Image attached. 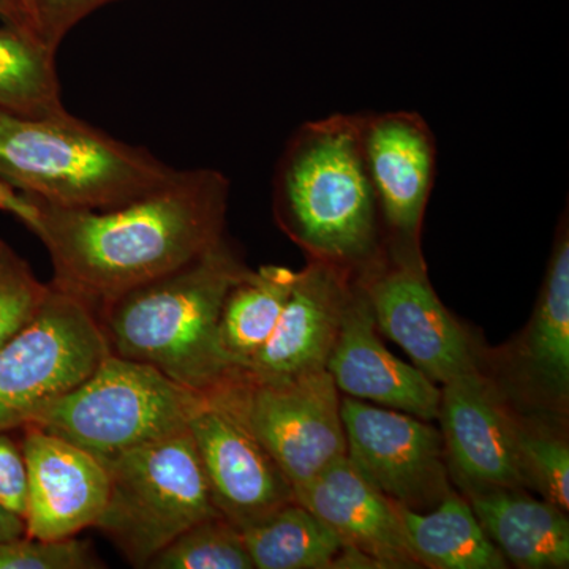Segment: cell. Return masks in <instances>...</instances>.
<instances>
[{
	"mask_svg": "<svg viewBox=\"0 0 569 569\" xmlns=\"http://www.w3.org/2000/svg\"><path fill=\"white\" fill-rule=\"evenodd\" d=\"M249 268L228 242L127 291L97 318L110 353L160 370L176 383L209 392L230 380L219 346L224 298Z\"/></svg>",
	"mask_w": 569,
	"mask_h": 569,
	"instance_id": "3957f363",
	"label": "cell"
},
{
	"mask_svg": "<svg viewBox=\"0 0 569 569\" xmlns=\"http://www.w3.org/2000/svg\"><path fill=\"white\" fill-rule=\"evenodd\" d=\"M50 288V283L37 279L24 258L0 239V348L31 323Z\"/></svg>",
	"mask_w": 569,
	"mask_h": 569,
	"instance_id": "484cf974",
	"label": "cell"
},
{
	"mask_svg": "<svg viewBox=\"0 0 569 569\" xmlns=\"http://www.w3.org/2000/svg\"><path fill=\"white\" fill-rule=\"evenodd\" d=\"M111 0H31L29 20L33 36L50 50L59 44L86 17L107 6Z\"/></svg>",
	"mask_w": 569,
	"mask_h": 569,
	"instance_id": "83f0119b",
	"label": "cell"
},
{
	"mask_svg": "<svg viewBox=\"0 0 569 569\" xmlns=\"http://www.w3.org/2000/svg\"><path fill=\"white\" fill-rule=\"evenodd\" d=\"M176 171L67 110L44 118L0 112V179L47 203L118 208L164 186Z\"/></svg>",
	"mask_w": 569,
	"mask_h": 569,
	"instance_id": "277c9868",
	"label": "cell"
},
{
	"mask_svg": "<svg viewBox=\"0 0 569 569\" xmlns=\"http://www.w3.org/2000/svg\"><path fill=\"white\" fill-rule=\"evenodd\" d=\"M103 466L110 492L96 529L134 568L146 569L156 553L200 520L222 516L190 430L129 449Z\"/></svg>",
	"mask_w": 569,
	"mask_h": 569,
	"instance_id": "8992f818",
	"label": "cell"
},
{
	"mask_svg": "<svg viewBox=\"0 0 569 569\" xmlns=\"http://www.w3.org/2000/svg\"><path fill=\"white\" fill-rule=\"evenodd\" d=\"M0 18L11 28L20 29V31L33 36L31 22H29L18 0H0Z\"/></svg>",
	"mask_w": 569,
	"mask_h": 569,
	"instance_id": "4dcf8cb0",
	"label": "cell"
},
{
	"mask_svg": "<svg viewBox=\"0 0 569 569\" xmlns=\"http://www.w3.org/2000/svg\"><path fill=\"white\" fill-rule=\"evenodd\" d=\"M212 500L224 519L244 530L295 500L279 463L230 408L206 395L189 422Z\"/></svg>",
	"mask_w": 569,
	"mask_h": 569,
	"instance_id": "7c38bea8",
	"label": "cell"
},
{
	"mask_svg": "<svg viewBox=\"0 0 569 569\" xmlns=\"http://www.w3.org/2000/svg\"><path fill=\"white\" fill-rule=\"evenodd\" d=\"M28 463V537L59 541L96 527L110 492V475L99 459L39 427H22Z\"/></svg>",
	"mask_w": 569,
	"mask_h": 569,
	"instance_id": "5bb4252c",
	"label": "cell"
},
{
	"mask_svg": "<svg viewBox=\"0 0 569 569\" xmlns=\"http://www.w3.org/2000/svg\"><path fill=\"white\" fill-rule=\"evenodd\" d=\"M468 503L490 541L515 567L568 568V512L520 489L468 492Z\"/></svg>",
	"mask_w": 569,
	"mask_h": 569,
	"instance_id": "ac0fdd59",
	"label": "cell"
},
{
	"mask_svg": "<svg viewBox=\"0 0 569 569\" xmlns=\"http://www.w3.org/2000/svg\"><path fill=\"white\" fill-rule=\"evenodd\" d=\"M298 271L263 266L246 272L228 291L219 320V346L231 378L268 342L290 299Z\"/></svg>",
	"mask_w": 569,
	"mask_h": 569,
	"instance_id": "7402d4cb",
	"label": "cell"
},
{
	"mask_svg": "<svg viewBox=\"0 0 569 569\" xmlns=\"http://www.w3.org/2000/svg\"><path fill=\"white\" fill-rule=\"evenodd\" d=\"M407 542L419 568L505 569L508 561L466 498L449 490L430 511H413L397 503Z\"/></svg>",
	"mask_w": 569,
	"mask_h": 569,
	"instance_id": "44dd1931",
	"label": "cell"
},
{
	"mask_svg": "<svg viewBox=\"0 0 569 569\" xmlns=\"http://www.w3.org/2000/svg\"><path fill=\"white\" fill-rule=\"evenodd\" d=\"M146 569H253V563L241 530L213 516L182 531Z\"/></svg>",
	"mask_w": 569,
	"mask_h": 569,
	"instance_id": "cb8c5ba5",
	"label": "cell"
},
{
	"mask_svg": "<svg viewBox=\"0 0 569 569\" xmlns=\"http://www.w3.org/2000/svg\"><path fill=\"white\" fill-rule=\"evenodd\" d=\"M0 505L26 520L29 507V475L21 441L0 432Z\"/></svg>",
	"mask_w": 569,
	"mask_h": 569,
	"instance_id": "f1b7e54d",
	"label": "cell"
},
{
	"mask_svg": "<svg viewBox=\"0 0 569 569\" xmlns=\"http://www.w3.org/2000/svg\"><path fill=\"white\" fill-rule=\"evenodd\" d=\"M50 287L37 317L0 348V432L28 426L110 355L96 313Z\"/></svg>",
	"mask_w": 569,
	"mask_h": 569,
	"instance_id": "52a82bcc",
	"label": "cell"
},
{
	"mask_svg": "<svg viewBox=\"0 0 569 569\" xmlns=\"http://www.w3.org/2000/svg\"><path fill=\"white\" fill-rule=\"evenodd\" d=\"M274 211L310 260L362 279L387 263L383 227L365 151L361 114L302 123L277 162Z\"/></svg>",
	"mask_w": 569,
	"mask_h": 569,
	"instance_id": "7a4b0ae2",
	"label": "cell"
},
{
	"mask_svg": "<svg viewBox=\"0 0 569 569\" xmlns=\"http://www.w3.org/2000/svg\"><path fill=\"white\" fill-rule=\"evenodd\" d=\"M293 490L298 503L323 519L372 568H419L396 501L373 488L347 456Z\"/></svg>",
	"mask_w": 569,
	"mask_h": 569,
	"instance_id": "e0dca14e",
	"label": "cell"
},
{
	"mask_svg": "<svg viewBox=\"0 0 569 569\" xmlns=\"http://www.w3.org/2000/svg\"><path fill=\"white\" fill-rule=\"evenodd\" d=\"M518 456L523 486L538 490L561 511L569 509V448L550 430L518 422Z\"/></svg>",
	"mask_w": 569,
	"mask_h": 569,
	"instance_id": "d4e9b609",
	"label": "cell"
},
{
	"mask_svg": "<svg viewBox=\"0 0 569 569\" xmlns=\"http://www.w3.org/2000/svg\"><path fill=\"white\" fill-rule=\"evenodd\" d=\"M359 280L378 331L402 348L430 380L445 385L478 369L470 339L430 287L425 263L387 260Z\"/></svg>",
	"mask_w": 569,
	"mask_h": 569,
	"instance_id": "8fae6325",
	"label": "cell"
},
{
	"mask_svg": "<svg viewBox=\"0 0 569 569\" xmlns=\"http://www.w3.org/2000/svg\"><path fill=\"white\" fill-rule=\"evenodd\" d=\"M326 370L347 397L403 411L425 421L438 418L441 389L417 366L400 361L383 346L365 284L359 279L351 284Z\"/></svg>",
	"mask_w": 569,
	"mask_h": 569,
	"instance_id": "2e32d148",
	"label": "cell"
},
{
	"mask_svg": "<svg viewBox=\"0 0 569 569\" xmlns=\"http://www.w3.org/2000/svg\"><path fill=\"white\" fill-rule=\"evenodd\" d=\"M340 417L348 460L396 503L426 511L451 490L443 437L425 419L353 397L340 400Z\"/></svg>",
	"mask_w": 569,
	"mask_h": 569,
	"instance_id": "9c48e42d",
	"label": "cell"
},
{
	"mask_svg": "<svg viewBox=\"0 0 569 569\" xmlns=\"http://www.w3.org/2000/svg\"><path fill=\"white\" fill-rule=\"evenodd\" d=\"M18 2H20V6L22 7V10H24L26 17H28L29 20V6H31V0H18ZM29 22H31V20H29Z\"/></svg>",
	"mask_w": 569,
	"mask_h": 569,
	"instance_id": "1f68e13d",
	"label": "cell"
},
{
	"mask_svg": "<svg viewBox=\"0 0 569 569\" xmlns=\"http://www.w3.org/2000/svg\"><path fill=\"white\" fill-rule=\"evenodd\" d=\"M361 138L387 260L422 263L419 234L437 176L432 130L418 112H367L361 114Z\"/></svg>",
	"mask_w": 569,
	"mask_h": 569,
	"instance_id": "30bf717a",
	"label": "cell"
},
{
	"mask_svg": "<svg viewBox=\"0 0 569 569\" xmlns=\"http://www.w3.org/2000/svg\"><path fill=\"white\" fill-rule=\"evenodd\" d=\"M209 396L244 422L293 488L346 456L339 389L326 369L283 381L230 378Z\"/></svg>",
	"mask_w": 569,
	"mask_h": 569,
	"instance_id": "ba28073f",
	"label": "cell"
},
{
	"mask_svg": "<svg viewBox=\"0 0 569 569\" xmlns=\"http://www.w3.org/2000/svg\"><path fill=\"white\" fill-rule=\"evenodd\" d=\"M563 219L520 346L527 378L559 407L567 406L569 396V236L567 216Z\"/></svg>",
	"mask_w": 569,
	"mask_h": 569,
	"instance_id": "d6986e66",
	"label": "cell"
},
{
	"mask_svg": "<svg viewBox=\"0 0 569 569\" xmlns=\"http://www.w3.org/2000/svg\"><path fill=\"white\" fill-rule=\"evenodd\" d=\"M253 568H372L335 529L293 500L241 530Z\"/></svg>",
	"mask_w": 569,
	"mask_h": 569,
	"instance_id": "ffe728a7",
	"label": "cell"
},
{
	"mask_svg": "<svg viewBox=\"0 0 569 569\" xmlns=\"http://www.w3.org/2000/svg\"><path fill=\"white\" fill-rule=\"evenodd\" d=\"M438 419L447 458L468 492L526 488L519 468L518 422L479 369L443 385Z\"/></svg>",
	"mask_w": 569,
	"mask_h": 569,
	"instance_id": "4fadbf2b",
	"label": "cell"
},
{
	"mask_svg": "<svg viewBox=\"0 0 569 569\" xmlns=\"http://www.w3.org/2000/svg\"><path fill=\"white\" fill-rule=\"evenodd\" d=\"M228 197L230 181L220 171L178 170L151 193L103 211L32 197L37 219L31 231L50 253L52 287L97 316L119 296L223 241Z\"/></svg>",
	"mask_w": 569,
	"mask_h": 569,
	"instance_id": "6da1fadb",
	"label": "cell"
},
{
	"mask_svg": "<svg viewBox=\"0 0 569 569\" xmlns=\"http://www.w3.org/2000/svg\"><path fill=\"white\" fill-rule=\"evenodd\" d=\"M355 280L335 264L310 260L268 342L233 378L283 381L326 369Z\"/></svg>",
	"mask_w": 569,
	"mask_h": 569,
	"instance_id": "9a60e30c",
	"label": "cell"
},
{
	"mask_svg": "<svg viewBox=\"0 0 569 569\" xmlns=\"http://www.w3.org/2000/svg\"><path fill=\"white\" fill-rule=\"evenodd\" d=\"M204 400L203 392L176 383L152 366L110 353L29 425L104 463L129 449L186 432Z\"/></svg>",
	"mask_w": 569,
	"mask_h": 569,
	"instance_id": "5b68a950",
	"label": "cell"
},
{
	"mask_svg": "<svg viewBox=\"0 0 569 569\" xmlns=\"http://www.w3.org/2000/svg\"><path fill=\"white\" fill-rule=\"evenodd\" d=\"M28 537L26 520L0 505V542Z\"/></svg>",
	"mask_w": 569,
	"mask_h": 569,
	"instance_id": "f546056e",
	"label": "cell"
},
{
	"mask_svg": "<svg viewBox=\"0 0 569 569\" xmlns=\"http://www.w3.org/2000/svg\"><path fill=\"white\" fill-rule=\"evenodd\" d=\"M89 542L77 537L41 541L29 537L0 542V569H102Z\"/></svg>",
	"mask_w": 569,
	"mask_h": 569,
	"instance_id": "4316f807",
	"label": "cell"
},
{
	"mask_svg": "<svg viewBox=\"0 0 569 569\" xmlns=\"http://www.w3.org/2000/svg\"><path fill=\"white\" fill-rule=\"evenodd\" d=\"M62 111L56 51L31 33L0 29V112L44 118Z\"/></svg>",
	"mask_w": 569,
	"mask_h": 569,
	"instance_id": "603a6c76",
	"label": "cell"
}]
</instances>
